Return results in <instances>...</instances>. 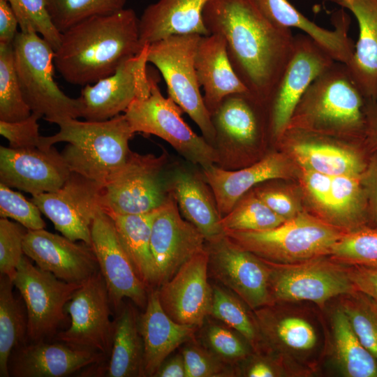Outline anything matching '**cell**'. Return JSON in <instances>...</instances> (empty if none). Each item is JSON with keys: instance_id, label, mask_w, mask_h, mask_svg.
I'll return each instance as SVG.
<instances>
[{"instance_id": "1", "label": "cell", "mask_w": 377, "mask_h": 377, "mask_svg": "<svg viewBox=\"0 0 377 377\" xmlns=\"http://www.w3.org/2000/svg\"><path fill=\"white\" fill-rule=\"evenodd\" d=\"M202 17L209 34L224 38L236 74L265 105L293 54L290 29L269 20L255 0H209Z\"/></svg>"}, {"instance_id": "2", "label": "cell", "mask_w": 377, "mask_h": 377, "mask_svg": "<svg viewBox=\"0 0 377 377\" xmlns=\"http://www.w3.org/2000/svg\"><path fill=\"white\" fill-rule=\"evenodd\" d=\"M145 47L139 18L131 8L92 17L64 32L54 51V66L68 83L94 84L112 75Z\"/></svg>"}, {"instance_id": "3", "label": "cell", "mask_w": 377, "mask_h": 377, "mask_svg": "<svg viewBox=\"0 0 377 377\" xmlns=\"http://www.w3.org/2000/svg\"><path fill=\"white\" fill-rule=\"evenodd\" d=\"M261 353L275 358L288 377L318 374L325 359L323 310L309 302H277L253 310Z\"/></svg>"}, {"instance_id": "4", "label": "cell", "mask_w": 377, "mask_h": 377, "mask_svg": "<svg viewBox=\"0 0 377 377\" xmlns=\"http://www.w3.org/2000/svg\"><path fill=\"white\" fill-rule=\"evenodd\" d=\"M56 134L40 138L41 149L68 142L61 154L71 172L103 186L126 162L135 133L123 114L101 121L68 118L57 122Z\"/></svg>"}, {"instance_id": "5", "label": "cell", "mask_w": 377, "mask_h": 377, "mask_svg": "<svg viewBox=\"0 0 377 377\" xmlns=\"http://www.w3.org/2000/svg\"><path fill=\"white\" fill-rule=\"evenodd\" d=\"M367 101L346 64L334 61L309 85L288 128L321 134L364 135Z\"/></svg>"}, {"instance_id": "6", "label": "cell", "mask_w": 377, "mask_h": 377, "mask_svg": "<svg viewBox=\"0 0 377 377\" xmlns=\"http://www.w3.org/2000/svg\"><path fill=\"white\" fill-rule=\"evenodd\" d=\"M346 231L301 212L280 226L263 231H226L233 242L276 263H295L330 255Z\"/></svg>"}, {"instance_id": "7", "label": "cell", "mask_w": 377, "mask_h": 377, "mask_svg": "<svg viewBox=\"0 0 377 377\" xmlns=\"http://www.w3.org/2000/svg\"><path fill=\"white\" fill-rule=\"evenodd\" d=\"M15 69L31 112L50 123L80 117L79 101L66 95L54 80V50L40 35L18 31L13 42Z\"/></svg>"}, {"instance_id": "8", "label": "cell", "mask_w": 377, "mask_h": 377, "mask_svg": "<svg viewBox=\"0 0 377 377\" xmlns=\"http://www.w3.org/2000/svg\"><path fill=\"white\" fill-rule=\"evenodd\" d=\"M211 119L216 165L235 170L259 161L255 154L269 135L263 103L249 91L231 94L211 114Z\"/></svg>"}, {"instance_id": "9", "label": "cell", "mask_w": 377, "mask_h": 377, "mask_svg": "<svg viewBox=\"0 0 377 377\" xmlns=\"http://www.w3.org/2000/svg\"><path fill=\"white\" fill-rule=\"evenodd\" d=\"M201 35H172L148 45L147 61L161 72L168 96L197 124L212 146L214 129L200 90L195 55Z\"/></svg>"}, {"instance_id": "10", "label": "cell", "mask_w": 377, "mask_h": 377, "mask_svg": "<svg viewBox=\"0 0 377 377\" xmlns=\"http://www.w3.org/2000/svg\"><path fill=\"white\" fill-rule=\"evenodd\" d=\"M168 154H140L131 151L126 163L103 186L102 209L107 214H140L160 208L170 194Z\"/></svg>"}, {"instance_id": "11", "label": "cell", "mask_w": 377, "mask_h": 377, "mask_svg": "<svg viewBox=\"0 0 377 377\" xmlns=\"http://www.w3.org/2000/svg\"><path fill=\"white\" fill-rule=\"evenodd\" d=\"M183 110L161 94L152 77L149 94L134 100L124 112L133 131L154 135L170 144L182 156L201 168L217 163L214 147L184 121Z\"/></svg>"}, {"instance_id": "12", "label": "cell", "mask_w": 377, "mask_h": 377, "mask_svg": "<svg viewBox=\"0 0 377 377\" xmlns=\"http://www.w3.org/2000/svg\"><path fill=\"white\" fill-rule=\"evenodd\" d=\"M263 260L273 302H309L323 309L329 302L355 290L347 265L329 256L288 264Z\"/></svg>"}, {"instance_id": "13", "label": "cell", "mask_w": 377, "mask_h": 377, "mask_svg": "<svg viewBox=\"0 0 377 377\" xmlns=\"http://www.w3.org/2000/svg\"><path fill=\"white\" fill-rule=\"evenodd\" d=\"M334 61L309 36H295L293 54L264 105L269 135L273 140L281 138L309 85Z\"/></svg>"}, {"instance_id": "14", "label": "cell", "mask_w": 377, "mask_h": 377, "mask_svg": "<svg viewBox=\"0 0 377 377\" xmlns=\"http://www.w3.org/2000/svg\"><path fill=\"white\" fill-rule=\"evenodd\" d=\"M27 308V337L37 342L54 335L64 320V307L80 283L59 279L23 256L13 279Z\"/></svg>"}, {"instance_id": "15", "label": "cell", "mask_w": 377, "mask_h": 377, "mask_svg": "<svg viewBox=\"0 0 377 377\" xmlns=\"http://www.w3.org/2000/svg\"><path fill=\"white\" fill-rule=\"evenodd\" d=\"M110 300L98 270L81 283L67 304L71 325L57 339L73 348L105 355L111 352L114 323L110 319Z\"/></svg>"}, {"instance_id": "16", "label": "cell", "mask_w": 377, "mask_h": 377, "mask_svg": "<svg viewBox=\"0 0 377 377\" xmlns=\"http://www.w3.org/2000/svg\"><path fill=\"white\" fill-rule=\"evenodd\" d=\"M209 276L238 295L252 310L274 303L264 260L224 234L206 242Z\"/></svg>"}, {"instance_id": "17", "label": "cell", "mask_w": 377, "mask_h": 377, "mask_svg": "<svg viewBox=\"0 0 377 377\" xmlns=\"http://www.w3.org/2000/svg\"><path fill=\"white\" fill-rule=\"evenodd\" d=\"M102 187L94 181L71 172L59 189L33 195L31 200L62 235L91 246V226L96 214L103 210Z\"/></svg>"}, {"instance_id": "18", "label": "cell", "mask_w": 377, "mask_h": 377, "mask_svg": "<svg viewBox=\"0 0 377 377\" xmlns=\"http://www.w3.org/2000/svg\"><path fill=\"white\" fill-rule=\"evenodd\" d=\"M148 45L124 62L112 75L87 84L77 98L80 117L101 121L124 113L132 102L147 96L152 77L147 71Z\"/></svg>"}, {"instance_id": "19", "label": "cell", "mask_w": 377, "mask_h": 377, "mask_svg": "<svg viewBox=\"0 0 377 377\" xmlns=\"http://www.w3.org/2000/svg\"><path fill=\"white\" fill-rule=\"evenodd\" d=\"M91 247L108 288L111 304L118 310L124 298L145 309L149 290L139 278L111 217L103 210L91 226Z\"/></svg>"}, {"instance_id": "20", "label": "cell", "mask_w": 377, "mask_h": 377, "mask_svg": "<svg viewBox=\"0 0 377 377\" xmlns=\"http://www.w3.org/2000/svg\"><path fill=\"white\" fill-rule=\"evenodd\" d=\"M203 235L181 215L170 195L153 221L150 246L157 288L170 279L188 260L205 249Z\"/></svg>"}, {"instance_id": "21", "label": "cell", "mask_w": 377, "mask_h": 377, "mask_svg": "<svg viewBox=\"0 0 377 377\" xmlns=\"http://www.w3.org/2000/svg\"><path fill=\"white\" fill-rule=\"evenodd\" d=\"M208 278V253L205 249L157 288L161 305L172 320L198 328L202 326L209 316L212 302V286Z\"/></svg>"}, {"instance_id": "22", "label": "cell", "mask_w": 377, "mask_h": 377, "mask_svg": "<svg viewBox=\"0 0 377 377\" xmlns=\"http://www.w3.org/2000/svg\"><path fill=\"white\" fill-rule=\"evenodd\" d=\"M71 172L61 153L50 148L13 149L0 147V183L33 195L53 192Z\"/></svg>"}, {"instance_id": "23", "label": "cell", "mask_w": 377, "mask_h": 377, "mask_svg": "<svg viewBox=\"0 0 377 377\" xmlns=\"http://www.w3.org/2000/svg\"><path fill=\"white\" fill-rule=\"evenodd\" d=\"M23 251L39 268L66 282L80 283L99 270L91 246L44 229L27 230Z\"/></svg>"}, {"instance_id": "24", "label": "cell", "mask_w": 377, "mask_h": 377, "mask_svg": "<svg viewBox=\"0 0 377 377\" xmlns=\"http://www.w3.org/2000/svg\"><path fill=\"white\" fill-rule=\"evenodd\" d=\"M205 181L214 195L221 217L226 215L245 193L263 182L290 177L288 158L279 152L265 155L259 161L242 168L227 170L212 165L202 168Z\"/></svg>"}, {"instance_id": "25", "label": "cell", "mask_w": 377, "mask_h": 377, "mask_svg": "<svg viewBox=\"0 0 377 377\" xmlns=\"http://www.w3.org/2000/svg\"><path fill=\"white\" fill-rule=\"evenodd\" d=\"M263 15L272 23L283 28H297L303 31L318 43L335 61L346 65L355 51L352 40L348 36L350 23L344 8L332 13L331 21L334 29H325L310 20L288 0H255Z\"/></svg>"}, {"instance_id": "26", "label": "cell", "mask_w": 377, "mask_h": 377, "mask_svg": "<svg viewBox=\"0 0 377 377\" xmlns=\"http://www.w3.org/2000/svg\"><path fill=\"white\" fill-rule=\"evenodd\" d=\"M167 186L181 215L203 235L206 242L225 234L214 195L202 172L176 167L168 172Z\"/></svg>"}, {"instance_id": "27", "label": "cell", "mask_w": 377, "mask_h": 377, "mask_svg": "<svg viewBox=\"0 0 377 377\" xmlns=\"http://www.w3.org/2000/svg\"><path fill=\"white\" fill-rule=\"evenodd\" d=\"M105 355L61 343L43 341L17 348L9 363L10 376L15 377H61L99 363Z\"/></svg>"}, {"instance_id": "28", "label": "cell", "mask_w": 377, "mask_h": 377, "mask_svg": "<svg viewBox=\"0 0 377 377\" xmlns=\"http://www.w3.org/2000/svg\"><path fill=\"white\" fill-rule=\"evenodd\" d=\"M144 345V376H154L164 360L195 337L198 327L179 324L163 309L157 288L149 290L147 302L139 316Z\"/></svg>"}, {"instance_id": "29", "label": "cell", "mask_w": 377, "mask_h": 377, "mask_svg": "<svg viewBox=\"0 0 377 377\" xmlns=\"http://www.w3.org/2000/svg\"><path fill=\"white\" fill-rule=\"evenodd\" d=\"M282 136L290 140L292 153L303 170L335 177L360 175L365 168L358 153L323 139L321 133L288 128Z\"/></svg>"}, {"instance_id": "30", "label": "cell", "mask_w": 377, "mask_h": 377, "mask_svg": "<svg viewBox=\"0 0 377 377\" xmlns=\"http://www.w3.org/2000/svg\"><path fill=\"white\" fill-rule=\"evenodd\" d=\"M195 68L198 83L203 89L204 103L210 114L227 96L249 91L234 71L225 39L219 34L200 36Z\"/></svg>"}, {"instance_id": "31", "label": "cell", "mask_w": 377, "mask_h": 377, "mask_svg": "<svg viewBox=\"0 0 377 377\" xmlns=\"http://www.w3.org/2000/svg\"><path fill=\"white\" fill-rule=\"evenodd\" d=\"M327 313L325 362L340 376L377 377V360L361 342L344 311L337 302Z\"/></svg>"}, {"instance_id": "32", "label": "cell", "mask_w": 377, "mask_h": 377, "mask_svg": "<svg viewBox=\"0 0 377 377\" xmlns=\"http://www.w3.org/2000/svg\"><path fill=\"white\" fill-rule=\"evenodd\" d=\"M209 0H158L149 5L139 18L143 46L172 35L209 34L202 13Z\"/></svg>"}, {"instance_id": "33", "label": "cell", "mask_w": 377, "mask_h": 377, "mask_svg": "<svg viewBox=\"0 0 377 377\" xmlns=\"http://www.w3.org/2000/svg\"><path fill=\"white\" fill-rule=\"evenodd\" d=\"M350 10L359 26V38L348 71L367 100L377 96V0H324Z\"/></svg>"}, {"instance_id": "34", "label": "cell", "mask_w": 377, "mask_h": 377, "mask_svg": "<svg viewBox=\"0 0 377 377\" xmlns=\"http://www.w3.org/2000/svg\"><path fill=\"white\" fill-rule=\"evenodd\" d=\"M114 322L112 346L106 368L108 377L144 376V345L139 316L130 303L122 304Z\"/></svg>"}, {"instance_id": "35", "label": "cell", "mask_w": 377, "mask_h": 377, "mask_svg": "<svg viewBox=\"0 0 377 377\" xmlns=\"http://www.w3.org/2000/svg\"><path fill=\"white\" fill-rule=\"evenodd\" d=\"M158 209L140 214L106 213L112 219L119 239L139 278L148 290L157 288L158 286L150 240L152 223Z\"/></svg>"}, {"instance_id": "36", "label": "cell", "mask_w": 377, "mask_h": 377, "mask_svg": "<svg viewBox=\"0 0 377 377\" xmlns=\"http://www.w3.org/2000/svg\"><path fill=\"white\" fill-rule=\"evenodd\" d=\"M324 221L346 232L367 226V200L360 175L332 177L330 198Z\"/></svg>"}, {"instance_id": "37", "label": "cell", "mask_w": 377, "mask_h": 377, "mask_svg": "<svg viewBox=\"0 0 377 377\" xmlns=\"http://www.w3.org/2000/svg\"><path fill=\"white\" fill-rule=\"evenodd\" d=\"M13 281L0 276V376L8 377L12 350L23 343L27 336V316L13 293Z\"/></svg>"}, {"instance_id": "38", "label": "cell", "mask_w": 377, "mask_h": 377, "mask_svg": "<svg viewBox=\"0 0 377 377\" xmlns=\"http://www.w3.org/2000/svg\"><path fill=\"white\" fill-rule=\"evenodd\" d=\"M209 316L242 335L255 353H261V339L252 310L238 295L223 286H212Z\"/></svg>"}, {"instance_id": "39", "label": "cell", "mask_w": 377, "mask_h": 377, "mask_svg": "<svg viewBox=\"0 0 377 377\" xmlns=\"http://www.w3.org/2000/svg\"><path fill=\"white\" fill-rule=\"evenodd\" d=\"M195 338L216 357L237 370L239 365L254 352L242 335L209 316L198 329Z\"/></svg>"}, {"instance_id": "40", "label": "cell", "mask_w": 377, "mask_h": 377, "mask_svg": "<svg viewBox=\"0 0 377 377\" xmlns=\"http://www.w3.org/2000/svg\"><path fill=\"white\" fill-rule=\"evenodd\" d=\"M286 221L269 209L251 189L221 218V223L224 232L263 231L274 228Z\"/></svg>"}, {"instance_id": "41", "label": "cell", "mask_w": 377, "mask_h": 377, "mask_svg": "<svg viewBox=\"0 0 377 377\" xmlns=\"http://www.w3.org/2000/svg\"><path fill=\"white\" fill-rule=\"evenodd\" d=\"M31 114L18 80L13 43H0V120L20 121Z\"/></svg>"}, {"instance_id": "42", "label": "cell", "mask_w": 377, "mask_h": 377, "mask_svg": "<svg viewBox=\"0 0 377 377\" xmlns=\"http://www.w3.org/2000/svg\"><path fill=\"white\" fill-rule=\"evenodd\" d=\"M337 301L362 344L377 360V302L356 290Z\"/></svg>"}, {"instance_id": "43", "label": "cell", "mask_w": 377, "mask_h": 377, "mask_svg": "<svg viewBox=\"0 0 377 377\" xmlns=\"http://www.w3.org/2000/svg\"><path fill=\"white\" fill-rule=\"evenodd\" d=\"M52 20L63 33L73 26L95 16L124 8L126 0H46Z\"/></svg>"}, {"instance_id": "44", "label": "cell", "mask_w": 377, "mask_h": 377, "mask_svg": "<svg viewBox=\"0 0 377 377\" xmlns=\"http://www.w3.org/2000/svg\"><path fill=\"white\" fill-rule=\"evenodd\" d=\"M329 256L343 265L377 269V228L364 226L346 232Z\"/></svg>"}, {"instance_id": "45", "label": "cell", "mask_w": 377, "mask_h": 377, "mask_svg": "<svg viewBox=\"0 0 377 377\" xmlns=\"http://www.w3.org/2000/svg\"><path fill=\"white\" fill-rule=\"evenodd\" d=\"M19 23L20 31L36 33L42 36L55 51L59 46L61 33L54 26L46 0H6Z\"/></svg>"}, {"instance_id": "46", "label": "cell", "mask_w": 377, "mask_h": 377, "mask_svg": "<svg viewBox=\"0 0 377 377\" xmlns=\"http://www.w3.org/2000/svg\"><path fill=\"white\" fill-rule=\"evenodd\" d=\"M186 377L238 376L237 368L229 365L209 351L195 338L183 344Z\"/></svg>"}, {"instance_id": "47", "label": "cell", "mask_w": 377, "mask_h": 377, "mask_svg": "<svg viewBox=\"0 0 377 377\" xmlns=\"http://www.w3.org/2000/svg\"><path fill=\"white\" fill-rule=\"evenodd\" d=\"M0 216L10 218L27 230L44 229L45 223L39 208L20 193L0 183Z\"/></svg>"}, {"instance_id": "48", "label": "cell", "mask_w": 377, "mask_h": 377, "mask_svg": "<svg viewBox=\"0 0 377 377\" xmlns=\"http://www.w3.org/2000/svg\"><path fill=\"white\" fill-rule=\"evenodd\" d=\"M27 229L6 218L0 219V272L12 281L22 256L23 240Z\"/></svg>"}, {"instance_id": "49", "label": "cell", "mask_w": 377, "mask_h": 377, "mask_svg": "<svg viewBox=\"0 0 377 377\" xmlns=\"http://www.w3.org/2000/svg\"><path fill=\"white\" fill-rule=\"evenodd\" d=\"M42 117L31 112L27 118L17 121L0 120V134L13 149L40 148L41 136L39 135L38 121Z\"/></svg>"}, {"instance_id": "50", "label": "cell", "mask_w": 377, "mask_h": 377, "mask_svg": "<svg viewBox=\"0 0 377 377\" xmlns=\"http://www.w3.org/2000/svg\"><path fill=\"white\" fill-rule=\"evenodd\" d=\"M253 190L269 209L286 220L296 216L302 212L295 198L282 188L269 184H260Z\"/></svg>"}, {"instance_id": "51", "label": "cell", "mask_w": 377, "mask_h": 377, "mask_svg": "<svg viewBox=\"0 0 377 377\" xmlns=\"http://www.w3.org/2000/svg\"><path fill=\"white\" fill-rule=\"evenodd\" d=\"M238 376L288 377L275 358L265 353L255 352L239 365Z\"/></svg>"}, {"instance_id": "52", "label": "cell", "mask_w": 377, "mask_h": 377, "mask_svg": "<svg viewBox=\"0 0 377 377\" xmlns=\"http://www.w3.org/2000/svg\"><path fill=\"white\" fill-rule=\"evenodd\" d=\"M367 205V226L377 228V151L369 158L360 175Z\"/></svg>"}, {"instance_id": "53", "label": "cell", "mask_w": 377, "mask_h": 377, "mask_svg": "<svg viewBox=\"0 0 377 377\" xmlns=\"http://www.w3.org/2000/svg\"><path fill=\"white\" fill-rule=\"evenodd\" d=\"M332 177L320 172L303 170L302 179L306 191L324 216L330 202Z\"/></svg>"}, {"instance_id": "54", "label": "cell", "mask_w": 377, "mask_h": 377, "mask_svg": "<svg viewBox=\"0 0 377 377\" xmlns=\"http://www.w3.org/2000/svg\"><path fill=\"white\" fill-rule=\"evenodd\" d=\"M349 278L355 288L377 302V269L347 265Z\"/></svg>"}, {"instance_id": "55", "label": "cell", "mask_w": 377, "mask_h": 377, "mask_svg": "<svg viewBox=\"0 0 377 377\" xmlns=\"http://www.w3.org/2000/svg\"><path fill=\"white\" fill-rule=\"evenodd\" d=\"M19 26L17 19L6 0H0V43L12 44Z\"/></svg>"}, {"instance_id": "56", "label": "cell", "mask_w": 377, "mask_h": 377, "mask_svg": "<svg viewBox=\"0 0 377 377\" xmlns=\"http://www.w3.org/2000/svg\"><path fill=\"white\" fill-rule=\"evenodd\" d=\"M154 377H186V367L182 352L167 357Z\"/></svg>"}, {"instance_id": "57", "label": "cell", "mask_w": 377, "mask_h": 377, "mask_svg": "<svg viewBox=\"0 0 377 377\" xmlns=\"http://www.w3.org/2000/svg\"><path fill=\"white\" fill-rule=\"evenodd\" d=\"M365 112L364 136L370 145L377 149V96L374 99L367 101Z\"/></svg>"}]
</instances>
